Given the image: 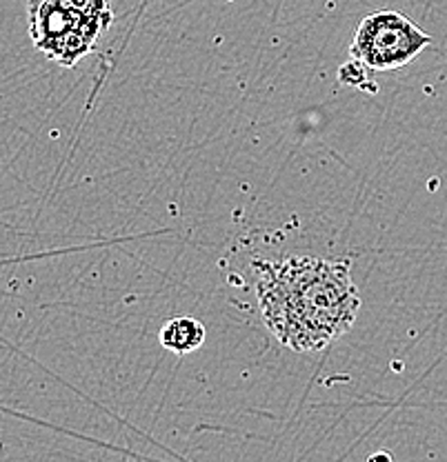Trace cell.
Segmentation results:
<instances>
[{
    "label": "cell",
    "instance_id": "obj_6",
    "mask_svg": "<svg viewBox=\"0 0 447 462\" xmlns=\"http://www.w3.org/2000/svg\"><path fill=\"white\" fill-rule=\"evenodd\" d=\"M67 9L80 14L83 18H89V21L105 23V25H112L114 12L109 0H61Z\"/></svg>",
    "mask_w": 447,
    "mask_h": 462
},
{
    "label": "cell",
    "instance_id": "obj_1",
    "mask_svg": "<svg viewBox=\"0 0 447 462\" xmlns=\"http://www.w3.org/2000/svg\"><path fill=\"white\" fill-rule=\"evenodd\" d=\"M256 298L274 338L298 354L323 351L360 311L349 260L292 256L256 263Z\"/></svg>",
    "mask_w": 447,
    "mask_h": 462
},
{
    "label": "cell",
    "instance_id": "obj_3",
    "mask_svg": "<svg viewBox=\"0 0 447 462\" xmlns=\"http://www.w3.org/2000/svg\"><path fill=\"white\" fill-rule=\"evenodd\" d=\"M430 45L432 38L405 14L383 9L360 21L349 56L372 71H394L410 65Z\"/></svg>",
    "mask_w": 447,
    "mask_h": 462
},
{
    "label": "cell",
    "instance_id": "obj_4",
    "mask_svg": "<svg viewBox=\"0 0 447 462\" xmlns=\"http://www.w3.org/2000/svg\"><path fill=\"white\" fill-rule=\"evenodd\" d=\"M205 336H208V331H205L203 322L196 320V318L191 316H179L170 318V320L163 325L158 340H161V345L165 346L167 351H172V354L187 356L203 346Z\"/></svg>",
    "mask_w": 447,
    "mask_h": 462
},
{
    "label": "cell",
    "instance_id": "obj_5",
    "mask_svg": "<svg viewBox=\"0 0 447 462\" xmlns=\"http://www.w3.org/2000/svg\"><path fill=\"white\" fill-rule=\"evenodd\" d=\"M369 76H372V69H368L357 58H349L345 65H340L339 83L354 87V89L360 91H369V94H377V83H372Z\"/></svg>",
    "mask_w": 447,
    "mask_h": 462
},
{
    "label": "cell",
    "instance_id": "obj_7",
    "mask_svg": "<svg viewBox=\"0 0 447 462\" xmlns=\"http://www.w3.org/2000/svg\"><path fill=\"white\" fill-rule=\"evenodd\" d=\"M369 462H389V456H372V458H369Z\"/></svg>",
    "mask_w": 447,
    "mask_h": 462
},
{
    "label": "cell",
    "instance_id": "obj_2",
    "mask_svg": "<svg viewBox=\"0 0 447 462\" xmlns=\"http://www.w3.org/2000/svg\"><path fill=\"white\" fill-rule=\"evenodd\" d=\"M27 25L36 50L65 69L89 56L109 27L71 12L61 0H27Z\"/></svg>",
    "mask_w": 447,
    "mask_h": 462
}]
</instances>
